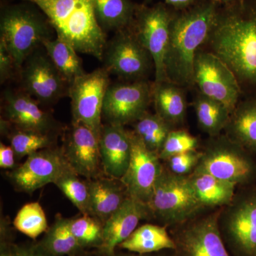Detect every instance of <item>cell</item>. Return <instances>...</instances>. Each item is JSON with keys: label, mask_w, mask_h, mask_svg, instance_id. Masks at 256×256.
Returning <instances> with one entry per match:
<instances>
[{"label": "cell", "mask_w": 256, "mask_h": 256, "mask_svg": "<svg viewBox=\"0 0 256 256\" xmlns=\"http://www.w3.org/2000/svg\"><path fill=\"white\" fill-rule=\"evenodd\" d=\"M152 0H144V4H148ZM165 4L174 10H183L188 9L190 6L196 4L201 0H164Z\"/></svg>", "instance_id": "ab89813d"}, {"label": "cell", "mask_w": 256, "mask_h": 256, "mask_svg": "<svg viewBox=\"0 0 256 256\" xmlns=\"http://www.w3.org/2000/svg\"><path fill=\"white\" fill-rule=\"evenodd\" d=\"M218 226L224 242L239 256H256V188L236 192L220 208Z\"/></svg>", "instance_id": "52a82bcc"}, {"label": "cell", "mask_w": 256, "mask_h": 256, "mask_svg": "<svg viewBox=\"0 0 256 256\" xmlns=\"http://www.w3.org/2000/svg\"><path fill=\"white\" fill-rule=\"evenodd\" d=\"M129 252L144 255L164 249H176L174 239L171 238L166 226L146 224L136 229L119 246Z\"/></svg>", "instance_id": "484cf974"}, {"label": "cell", "mask_w": 256, "mask_h": 256, "mask_svg": "<svg viewBox=\"0 0 256 256\" xmlns=\"http://www.w3.org/2000/svg\"><path fill=\"white\" fill-rule=\"evenodd\" d=\"M20 74L12 55L10 54L2 42H0V82H8L14 77L15 73Z\"/></svg>", "instance_id": "8d00e7d4"}, {"label": "cell", "mask_w": 256, "mask_h": 256, "mask_svg": "<svg viewBox=\"0 0 256 256\" xmlns=\"http://www.w3.org/2000/svg\"><path fill=\"white\" fill-rule=\"evenodd\" d=\"M184 88L164 80L152 82V102L156 114L176 129L184 122L188 112V99Z\"/></svg>", "instance_id": "7402d4cb"}, {"label": "cell", "mask_w": 256, "mask_h": 256, "mask_svg": "<svg viewBox=\"0 0 256 256\" xmlns=\"http://www.w3.org/2000/svg\"><path fill=\"white\" fill-rule=\"evenodd\" d=\"M201 156V150L188 152L172 156L164 161V166L174 174L188 176L194 171Z\"/></svg>", "instance_id": "d590c367"}, {"label": "cell", "mask_w": 256, "mask_h": 256, "mask_svg": "<svg viewBox=\"0 0 256 256\" xmlns=\"http://www.w3.org/2000/svg\"><path fill=\"white\" fill-rule=\"evenodd\" d=\"M114 178H98L87 182L90 216L105 224L122 206L128 196L124 184Z\"/></svg>", "instance_id": "44dd1931"}, {"label": "cell", "mask_w": 256, "mask_h": 256, "mask_svg": "<svg viewBox=\"0 0 256 256\" xmlns=\"http://www.w3.org/2000/svg\"><path fill=\"white\" fill-rule=\"evenodd\" d=\"M200 140L186 130L176 128L168 134L159 154L162 161H166L172 156L188 152L197 150Z\"/></svg>", "instance_id": "e575fe53"}, {"label": "cell", "mask_w": 256, "mask_h": 256, "mask_svg": "<svg viewBox=\"0 0 256 256\" xmlns=\"http://www.w3.org/2000/svg\"><path fill=\"white\" fill-rule=\"evenodd\" d=\"M104 226L100 220L92 216L72 218L70 223L72 233L82 248H100L104 242Z\"/></svg>", "instance_id": "836d02e7"}, {"label": "cell", "mask_w": 256, "mask_h": 256, "mask_svg": "<svg viewBox=\"0 0 256 256\" xmlns=\"http://www.w3.org/2000/svg\"><path fill=\"white\" fill-rule=\"evenodd\" d=\"M193 107L198 126L210 137L220 136L226 128L230 112L224 104L198 92Z\"/></svg>", "instance_id": "83f0119b"}, {"label": "cell", "mask_w": 256, "mask_h": 256, "mask_svg": "<svg viewBox=\"0 0 256 256\" xmlns=\"http://www.w3.org/2000/svg\"><path fill=\"white\" fill-rule=\"evenodd\" d=\"M42 46L69 86L86 73L82 66V60L77 54L78 52L68 42L56 36L45 40Z\"/></svg>", "instance_id": "4316f807"}, {"label": "cell", "mask_w": 256, "mask_h": 256, "mask_svg": "<svg viewBox=\"0 0 256 256\" xmlns=\"http://www.w3.org/2000/svg\"><path fill=\"white\" fill-rule=\"evenodd\" d=\"M110 75L102 67L82 74L69 86L72 124L86 126L98 139L102 127L104 100L110 85Z\"/></svg>", "instance_id": "30bf717a"}, {"label": "cell", "mask_w": 256, "mask_h": 256, "mask_svg": "<svg viewBox=\"0 0 256 256\" xmlns=\"http://www.w3.org/2000/svg\"><path fill=\"white\" fill-rule=\"evenodd\" d=\"M220 6L215 0H201L188 9L174 10L164 60L166 80L186 89L194 86L196 54L210 36Z\"/></svg>", "instance_id": "7a4b0ae2"}, {"label": "cell", "mask_w": 256, "mask_h": 256, "mask_svg": "<svg viewBox=\"0 0 256 256\" xmlns=\"http://www.w3.org/2000/svg\"><path fill=\"white\" fill-rule=\"evenodd\" d=\"M152 102V82L149 80L120 82L108 88L102 108L106 124H132L148 112Z\"/></svg>", "instance_id": "7c38bea8"}, {"label": "cell", "mask_w": 256, "mask_h": 256, "mask_svg": "<svg viewBox=\"0 0 256 256\" xmlns=\"http://www.w3.org/2000/svg\"><path fill=\"white\" fill-rule=\"evenodd\" d=\"M151 216L148 205L128 196L104 226V242L99 250L104 255H114L119 246L136 230L141 220Z\"/></svg>", "instance_id": "ffe728a7"}, {"label": "cell", "mask_w": 256, "mask_h": 256, "mask_svg": "<svg viewBox=\"0 0 256 256\" xmlns=\"http://www.w3.org/2000/svg\"><path fill=\"white\" fill-rule=\"evenodd\" d=\"M36 5L48 18L56 36L78 53L102 62L107 35L96 20L92 0H22Z\"/></svg>", "instance_id": "3957f363"}, {"label": "cell", "mask_w": 256, "mask_h": 256, "mask_svg": "<svg viewBox=\"0 0 256 256\" xmlns=\"http://www.w3.org/2000/svg\"><path fill=\"white\" fill-rule=\"evenodd\" d=\"M70 223L72 218L56 216L40 245L54 256L76 255L82 248L72 233Z\"/></svg>", "instance_id": "f1b7e54d"}, {"label": "cell", "mask_w": 256, "mask_h": 256, "mask_svg": "<svg viewBox=\"0 0 256 256\" xmlns=\"http://www.w3.org/2000/svg\"><path fill=\"white\" fill-rule=\"evenodd\" d=\"M62 148L42 150L28 156L24 162L8 174L18 191L34 193L48 184H54L70 168Z\"/></svg>", "instance_id": "9a60e30c"}, {"label": "cell", "mask_w": 256, "mask_h": 256, "mask_svg": "<svg viewBox=\"0 0 256 256\" xmlns=\"http://www.w3.org/2000/svg\"><path fill=\"white\" fill-rule=\"evenodd\" d=\"M96 20L102 31H120L130 28L138 4L131 0H92Z\"/></svg>", "instance_id": "d4e9b609"}, {"label": "cell", "mask_w": 256, "mask_h": 256, "mask_svg": "<svg viewBox=\"0 0 256 256\" xmlns=\"http://www.w3.org/2000/svg\"><path fill=\"white\" fill-rule=\"evenodd\" d=\"M144 256V255H140V254H139V255L138 256Z\"/></svg>", "instance_id": "7bdbcfd3"}, {"label": "cell", "mask_w": 256, "mask_h": 256, "mask_svg": "<svg viewBox=\"0 0 256 256\" xmlns=\"http://www.w3.org/2000/svg\"><path fill=\"white\" fill-rule=\"evenodd\" d=\"M131 158L121 182L128 196L148 205L164 164L159 156L148 149L130 131Z\"/></svg>", "instance_id": "2e32d148"}, {"label": "cell", "mask_w": 256, "mask_h": 256, "mask_svg": "<svg viewBox=\"0 0 256 256\" xmlns=\"http://www.w3.org/2000/svg\"><path fill=\"white\" fill-rule=\"evenodd\" d=\"M224 131L250 154H256V97L238 102Z\"/></svg>", "instance_id": "603a6c76"}, {"label": "cell", "mask_w": 256, "mask_h": 256, "mask_svg": "<svg viewBox=\"0 0 256 256\" xmlns=\"http://www.w3.org/2000/svg\"><path fill=\"white\" fill-rule=\"evenodd\" d=\"M54 184L63 192L82 215L90 216V194L88 182L82 181L72 168L64 172Z\"/></svg>", "instance_id": "1f68e13d"}, {"label": "cell", "mask_w": 256, "mask_h": 256, "mask_svg": "<svg viewBox=\"0 0 256 256\" xmlns=\"http://www.w3.org/2000/svg\"><path fill=\"white\" fill-rule=\"evenodd\" d=\"M14 228L32 239H36L48 230L46 214L38 202L24 205L15 216Z\"/></svg>", "instance_id": "d6a6232c"}, {"label": "cell", "mask_w": 256, "mask_h": 256, "mask_svg": "<svg viewBox=\"0 0 256 256\" xmlns=\"http://www.w3.org/2000/svg\"><path fill=\"white\" fill-rule=\"evenodd\" d=\"M10 146L14 150L16 159L31 156L36 152L53 148L54 134L18 129L14 127L11 132L6 133Z\"/></svg>", "instance_id": "4dcf8cb0"}, {"label": "cell", "mask_w": 256, "mask_h": 256, "mask_svg": "<svg viewBox=\"0 0 256 256\" xmlns=\"http://www.w3.org/2000/svg\"><path fill=\"white\" fill-rule=\"evenodd\" d=\"M48 18L36 5L25 2L5 5L0 15V42L12 55L18 70L30 55L52 38Z\"/></svg>", "instance_id": "277c9868"}, {"label": "cell", "mask_w": 256, "mask_h": 256, "mask_svg": "<svg viewBox=\"0 0 256 256\" xmlns=\"http://www.w3.org/2000/svg\"><path fill=\"white\" fill-rule=\"evenodd\" d=\"M174 9L165 3L152 6L138 4L131 28L143 46L150 54L154 64V82L166 80L164 60L169 44L170 24Z\"/></svg>", "instance_id": "9c48e42d"}, {"label": "cell", "mask_w": 256, "mask_h": 256, "mask_svg": "<svg viewBox=\"0 0 256 256\" xmlns=\"http://www.w3.org/2000/svg\"><path fill=\"white\" fill-rule=\"evenodd\" d=\"M0 256H18V246L10 242H6L4 238H1Z\"/></svg>", "instance_id": "60d3db41"}, {"label": "cell", "mask_w": 256, "mask_h": 256, "mask_svg": "<svg viewBox=\"0 0 256 256\" xmlns=\"http://www.w3.org/2000/svg\"><path fill=\"white\" fill-rule=\"evenodd\" d=\"M148 206L151 216L164 226H176L206 210L197 198L190 175L174 174L164 165Z\"/></svg>", "instance_id": "5b68a950"}, {"label": "cell", "mask_w": 256, "mask_h": 256, "mask_svg": "<svg viewBox=\"0 0 256 256\" xmlns=\"http://www.w3.org/2000/svg\"><path fill=\"white\" fill-rule=\"evenodd\" d=\"M190 181L205 208H222L233 200L238 185L204 173H192Z\"/></svg>", "instance_id": "cb8c5ba5"}, {"label": "cell", "mask_w": 256, "mask_h": 256, "mask_svg": "<svg viewBox=\"0 0 256 256\" xmlns=\"http://www.w3.org/2000/svg\"><path fill=\"white\" fill-rule=\"evenodd\" d=\"M132 132L149 150L159 156L168 134L174 128L156 114L146 112L132 124Z\"/></svg>", "instance_id": "f546056e"}, {"label": "cell", "mask_w": 256, "mask_h": 256, "mask_svg": "<svg viewBox=\"0 0 256 256\" xmlns=\"http://www.w3.org/2000/svg\"><path fill=\"white\" fill-rule=\"evenodd\" d=\"M16 154L11 146L0 143V168L6 170H14L16 166Z\"/></svg>", "instance_id": "74e56055"}, {"label": "cell", "mask_w": 256, "mask_h": 256, "mask_svg": "<svg viewBox=\"0 0 256 256\" xmlns=\"http://www.w3.org/2000/svg\"><path fill=\"white\" fill-rule=\"evenodd\" d=\"M220 208L176 226L178 256H230L218 226Z\"/></svg>", "instance_id": "5bb4252c"}, {"label": "cell", "mask_w": 256, "mask_h": 256, "mask_svg": "<svg viewBox=\"0 0 256 256\" xmlns=\"http://www.w3.org/2000/svg\"><path fill=\"white\" fill-rule=\"evenodd\" d=\"M18 256H54L37 244L30 246H18Z\"/></svg>", "instance_id": "f35d334b"}, {"label": "cell", "mask_w": 256, "mask_h": 256, "mask_svg": "<svg viewBox=\"0 0 256 256\" xmlns=\"http://www.w3.org/2000/svg\"><path fill=\"white\" fill-rule=\"evenodd\" d=\"M220 5H226L234 4V3L242 1V0H215Z\"/></svg>", "instance_id": "b9f144b4"}, {"label": "cell", "mask_w": 256, "mask_h": 256, "mask_svg": "<svg viewBox=\"0 0 256 256\" xmlns=\"http://www.w3.org/2000/svg\"><path fill=\"white\" fill-rule=\"evenodd\" d=\"M99 146L104 172L109 178L120 180L130 161V131L124 126L102 124Z\"/></svg>", "instance_id": "d6986e66"}, {"label": "cell", "mask_w": 256, "mask_h": 256, "mask_svg": "<svg viewBox=\"0 0 256 256\" xmlns=\"http://www.w3.org/2000/svg\"><path fill=\"white\" fill-rule=\"evenodd\" d=\"M22 92L44 105L54 104L68 96L69 85L43 47L26 58L20 72Z\"/></svg>", "instance_id": "4fadbf2b"}, {"label": "cell", "mask_w": 256, "mask_h": 256, "mask_svg": "<svg viewBox=\"0 0 256 256\" xmlns=\"http://www.w3.org/2000/svg\"><path fill=\"white\" fill-rule=\"evenodd\" d=\"M104 68L124 82L148 80L154 64L152 57L138 40L132 28L116 32L106 44Z\"/></svg>", "instance_id": "ba28073f"}, {"label": "cell", "mask_w": 256, "mask_h": 256, "mask_svg": "<svg viewBox=\"0 0 256 256\" xmlns=\"http://www.w3.org/2000/svg\"><path fill=\"white\" fill-rule=\"evenodd\" d=\"M193 173H204L246 186L256 180V162L246 150L226 134L210 137Z\"/></svg>", "instance_id": "8992f818"}, {"label": "cell", "mask_w": 256, "mask_h": 256, "mask_svg": "<svg viewBox=\"0 0 256 256\" xmlns=\"http://www.w3.org/2000/svg\"><path fill=\"white\" fill-rule=\"evenodd\" d=\"M2 98L6 120L14 127L52 134L60 130L52 114L42 110L40 102L22 90L8 89L3 92Z\"/></svg>", "instance_id": "ac0fdd59"}, {"label": "cell", "mask_w": 256, "mask_h": 256, "mask_svg": "<svg viewBox=\"0 0 256 256\" xmlns=\"http://www.w3.org/2000/svg\"><path fill=\"white\" fill-rule=\"evenodd\" d=\"M62 152L69 166L88 180L100 178L102 169L99 139L86 126L72 124L65 134Z\"/></svg>", "instance_id": "e0dca14e"}, {"label": "cell", "mask_w": 256, "mask_h": 256, "mask_svg": "<svg viewBox=\"0 0 256 256\" xmlns=\"http://www.w3.org/2000/svg\"><path fill=\"white\" fill-rule=\"evenodd\" d=\"M194 84L202 95L224 104L230 114L242 95L238 79L223 60L204 48L196 54Z\"/></svg>", "instance_id": "8fae6325"}, {"label": "cell", "mask_w": 256, "mask_h": 256, "mask_svg": "<svg viewBox=\"0 0 256 256\" xmlns=\"http://www.w3.org/2000/svg\"><path fill=\"white\" fill-rule=\"evenodd\" d=\"M204 48L232 69L244 90H256V0L220 5Z\"/></svg>", "instance_id": "6da1fadb"}]
</instances>
